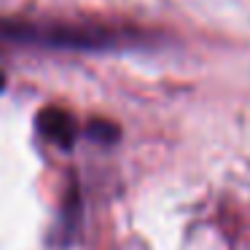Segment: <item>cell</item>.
Instances as JSON below:
<instances>
[{
    "instance_id": "6da1fadb",
    "label": "cell",
    "mask_w": 250,
    "mask_h": 250,
    "mask_svg": "<svg viewBox=\"0 0 250 250\" xmlns=\"http://www.w3.org/2000/svg\"><path fill=\"white\" fill-rule=\"evenodd\" d=\"M143 43V35L126 27L97 22H41V19L0 17V46L49 51H121Z\"/></svg>"
},
{
    "instance_id": "7a4b0ae2",
    "label": "cell",
    "mask_w": 250,
    "mask_h": 250,
    "mask_svg": "<svg viewBox=\"0 0 250 250\" xmlns=\"http://www.w3.org/2000/svg\"><path fill=\"white\" fill-rule=\"evenodd\" d=\"M35 129L46 143L62 148V151H73L78 135H81L76 116L67 113L65 108H43L35 116Z\"/></svg>"
},
{
    "instance_id": "3957f363",
    "label": "cell",
    "mask_w": 250,
    "mask_h": 250,
    "mask_svg": "<svg viewBox=\"0 0 250 250\" xmlns=\"http://www.w3.org/2000/svg\"><path fill=\"white\" fill-rule=\"evenodd\" d=\"M78 215H81V202H78V191H70L65 210H62V221L57 223V231L65 234V242H70L73 231L78 229Z\"/></svg>"
},
{
    "instance_id": "277c9868",
    "label": "cell",
    "mask_w": 250,
    "mask_h": 250,
    "mask_svg": "<svg viewBox=\"0 0 250 250\" xmlns=\"http://www.w3.org/2000/svg\"><path fill=\"white\" fill-rule=\"evenodd\" d=\"M83 135H86L89 140H94V143L113 146V143L119 140V126L110 124V121H105V119H97V121H92V124L83 129Z\"/></svg>"
},
{
    "instance_id": "5b68a950",
    "label": "cell",
    "mask_w": 250,
    "mask_h": 250,
    "mask_svg": "<svg viewBox=\"0 0 250 250\" xmlns=\"http://www.w3.org/2000/svg\"><path fill=\"white\" fill-rule=\"evenodd\" d=\"M3 89H6V73L0 70V92H3Z\"/></svg>"
}]
</instances>
